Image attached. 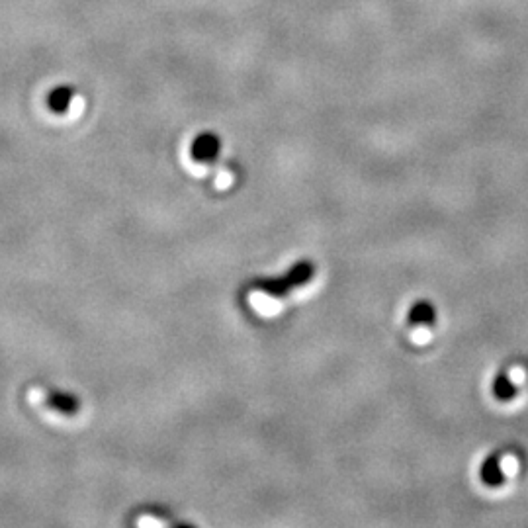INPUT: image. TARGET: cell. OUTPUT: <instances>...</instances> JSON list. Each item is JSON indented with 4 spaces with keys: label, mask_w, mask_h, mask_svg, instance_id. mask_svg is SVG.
I'll return each instance as SVG.
<instances>
[{
    "label": "cell",
    "mask_w": 528,
    "mask_h": 528,
    "mask_svg": "<svg viewBox=\"0 0 528 528\" xmlns=\"http://www.w3.org/2000/svg\"><path fill=\"white\" fill-rule=\"evenodd\" d=\"M313 274H315V266H313V263L311 261H302V263L296 264L288 274H284L282 278L261 284V292H263L264 298L282 300L292 290L302 288L304 284L311 282Z\"/></svg>",
    "instance_id": "1"
},
{
    "label": "cell",
    "mask_w": 528,
    "mask_h": 528,
    "mask_svg": "<svg viewBox=\"0 0 528 528\" xmlns=\"http://www.w3.org/2000/svg\"><path fill=\"white\" fill-rule=\"evenodd\" d=\"M221 143L220 137L214 133H202L196 137L194 145H192V157L198 163L210 165L216 163L220 159Z\"/></svg>",
    "instance_id": "2"
},
{
    "label": "cell",
    "mask_w": 528,
    "mask_h": 528,
    "mask_svg": "<svg viewBox=\"0 0 528 528\" xmlns=\"http://www.w3.org/2000/svg\"><path fill=\"white\" fill-rule=\"evenodd\" d=\"M437 321V309L427 302V300H419L415 302L409 313H407V323L411 327H419V325H433Z\"/></svg>",
    "instance_id": "3"
},
{
    "label": "cell",
    "mask_w": 528,
    "mask_h": 528,
    "mask_svg": "<svg viewBox=\"0 0 528 528\" xmlns=\"http://www.w3.org/2000/svg\"><path fill=\"white\" fill-rule=\"evenodd\" d=\"M480 478L487 487H501L505 484V474L501 468V458L497 454L487 456L480 470Z\"/></svg>",
    "instance_id": "4"
},
{
    "label": "cell",
    "mask_w": 528,
    "mask_h": 528,
    "mask_svg": "<svg viewBox=\"0 0 528 528\" xmlns=\"http://www.w3.org/2000/svg\"><path fill=\"white\" fill-rule=\"evenodd\" d=\"M491 392H493L495 399H499L501 403H507V401L519 396V388L513 382L509 372H501V374L495 376V380L491 384Z\"/></svg>",
    "instance_id": "5"
},
{
    "label": "cell",
    "mask_w": 528,
    "mask_h": 528,
    "mask_svg": "<svg viewBox=\"0 0 528 528\" xmlns=\"http://www.w3.org/2000/svg\"><path fill=\"white\" fill-rule=\"evenodd\" d=\"M73 96H75L73 88H55V90L49 94V108H51L55 114H63V112L69 110V104H71Z\"/></svg>",
    "instance_id": "6"
},
{
    "label": "cell",
    "mask_w": 528,
    "mask_h": 528,
    "mask_svg": "<svg viewBox=\"0 0 528 528\" xmlns=\"http://www.w3.org/2000/svg\"><path fill=\"white\" fill-rule=\"evenodd\" d=\"M47 405L57 409V411H61V413H65V415L79 411V399L73 396H63V394H53V396L49 397Z\"/></svg>",
    "instance_id": "7"
}]
</instances>
